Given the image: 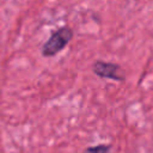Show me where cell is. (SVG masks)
Here are the masks:
<instances>
[{"instance_id": "obj_1", "label": "cell", "mask_w": 153, "mask_h": 153, "mask_svg": "<svg viewBox=\"0 0 153 153\" xmlns=\"http://www.w3.org/2000/svg\"><path fill=\"white\" fill-rule=\"evenodd\" d=\"M72 38H73V30L69 26H62L57 29L43 44L42 55L45 57L55 56L66 48V45L71 42Z\"/></svg>"}, {"instance_id": "obj_2", "label": "cell", "mask_w": 153, "mask_h": 153, "mask_svg": "<svg viewBox=\"0 0 153 153\" xmlns=\"http://www.w3.org/2000/svg\"><path fill=\"white\" fill-rule=\"evenodd\" d=\"M92 71L96 75L104 79H111L115 81H124L126 73L122 67L114 62H105L102 60H97L92 65Z\"/></svg>"}, {"instance_id": "obj_3", "label": "cell", "mask_w": 153, "mask_h": 153, "mask_svg": "<svg viewBox=\"0 0 153 153\" xmlns=\"http://www.w3.org/2000/svg\"><path fill=\"white\" fill-rule=\"evenodd\" d=\"M111 146L110 145H105V143H100L97 146H91L85 148L84 153H110Z\"/></svg>"}]
</instances>
